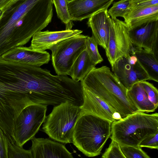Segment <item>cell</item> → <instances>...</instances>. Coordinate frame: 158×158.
<instances>
[{"instance_id":"6","label":"cell","mask_w":158,"mask_h":158,"mask_svg":"<svg viewBox=\"0 0 158 158\" xmlns=\"http://www.w3.org/2000/svg\"><path fill=\"white\" fill-rule=\"evenodd\" d=\"M82 114L80 106L66 102L54 106L46 117L42 129L53 140L62 143L72 142L76 124Z\"/></svg>"},{"instance_id":"10","label":"cell","mask_w":158,"mask_h":158,"mask_svg":"<svg viewBox=\"0 0 158 158\" xmlns=\"http://www.w3.org/2000/svg\"><path fill=\"white\" fill-rule=\"evenodd\" d=\"M128 33L135 48L143 49L158 56V20L129 30Z\"/></svg>"},{"instance_id":"28","label":"cell","mask_w":158,"mask_h":158,"mask_svg":"<svg viewBox=\"0 0 158 158\" xmlns=\"http://www.w3.org/2000/svg\"><path fill=\"white\" fill-rule=\"evenodd\" d=\"M150 101L157 108L158 106V90L154 85L146 81L140 82Z\"/></svg>"},{"instance_id":"20","label":"cell","mask_w":158,"mask_h":158,"mask_svg":"<svg viewBox=\"0 0 158 158\" xmlns=\"http://www.w3.org/2000/svg\"><path fill=\"white\" fill-rule=\"evenodd\" d=\"M148 74L149 80L158 82V56L143 49L135 48L134 54Z\"/></svg>"},{"instance_id":"17","label":"cell","mask_w":158,"mask_h":158,"mask_svg":"<svg viewBox=\"0 0 158 158\" xmlns=\"http://www.w3.org/2000/svg\"><path fill=\"white\" fill-rule=\"evenodd\" d=\"M110 17L108 10H103L95 13L89 18L87 23L91 28L92 36L98 45L106 50L109 38V19Z\"/></svg>"},{"instance_id":"4","label":"cell","mask_w":158,"mask_h":158,"mask_svg":"<svg viewBox=\"0 0 158 158\" xmlns=\"http://www.w3.org/2000/svg\"><path fill=\"white\" fill-rule=\"evenodd\" d=\"M111 123L92 114H83L76 124L72 143L87 156L99 155L110 137Z\"/></svg>"},{"instance_id":"2","label":"cell","mask_w":158,"mask_h":158,"mask_svg":"<svg viewBox=\"0 0 158 158\" xmlns=\"http://www.w3.org/2000/svg\"><path fill=\"white\" fill-rule=\"evenodd\" d=\"M34 66L0 56V128L12 143L18 117L25 108L35 105L31 88Z\"/></svg>"},{"instance_id":"26","label":"cell","mask_w":158,"mask_h":158,"mask_svg":"<svg viewBox=\"0 0 158 158\" xmlns=\"http://www.w3.org/2000/svg\"><path fill=\"white\" fill-rule=\"evenodd\" d=\"M119 145L126 158H151L139 146Z\"/></svg>"},{"instance_id":"13","label":"cell","mask_w":158,"mask_h":158,"mask_svg":"<svg viewBox=\"0 0 158 158\" xmlns=\"http://www.w3.org/2000/svg\"><path fill=\"white\" fill-rule=\"evenodd\" d=\"M1 56L7 61L38 67L48 63L50 59L49 53L45 51H37L24 46L12 48Z\"/></svg>"},{"instance_id":"35","label":"cell","mask_w":158,"mask_h":158,"mask_svg":"<svg viewBox=\"0 0 158 158\" xmlns=\"http://www.w3.org/2000/svg\"><path fill=\"white\" fill-rule=\"evenodd\" d=\"M8 3V0H0V9L6 6Z\"/></svg>"},{"instance_id":"30","label":"cell","mask_w":158,"mask_h":158,"mask_svg":"<svg viewBox=\"0 0 158 158\" xmlns=\"http://www.w3.org/2000/svg\"><path fill=\"white\" fill-rule=\"evenodd\" d=\"M158 133L146 137L140 143L141 148L145 147L152 149H158Z\"/></svg>"},{"instance_id":"5","label":"cell","mask_w":158,"mask_h":158,"mask_svg":"<svg viewBox=\"0 0 158 158\" xmlns=\"http://www.w3.org/2000/svg\"><path fill=\"white\" fill-rule=\"evenodd\" d=\"M158 133V114L137 112L111 123L110 138L119 145L138 146L144 138Z\"/></svg>"},{"instance_id":"33","label":"cell","mask_w":158,"mask_h":158,"mask_svg":"<svg viewBox=\"0 0 158 158\" xmlns=\"http://www.w3.org/2000/svg\"><path fill=\"white\" fill-rule=\"evenodd\" d=\"M12 4L7 5L4 7L0 9V21L1 20L5 12L8 8Z\"/></svg>"},{"instance_id":"21","label":"cell","mask_w":158,"mask_h":158,"mask_svg":"<svg viewBox=\"0 0 158 158\" xmlns=\"http://www.w3.org/2000/svg\"><path fill=\"white\" fill-rule=\"evenodd\" d=\"M96 65L91 60L85 49L74 62L69 75L74 81H81Z\"/></svg>"},{"instance_id":"18","label":"cell","mask_w":158,"mask_h":158,"mask_svg":"<svg viewBox=\"0 0 158 158\" xmlns=\"http://www.w3.org/2000/svg\"><path fill=\"white\" fill-rule=\"evenodd\" d=\"M128 30L158 20V5L130 11L123 17Z\"/></svg>"},{"instance_id":"24","label":"cell","mask_w":158,"mask_h":158,"mask_svg":"<svg viewBox=\"0 0 158 158\" xmlns=\"http://www.w3.org/2000/svg\"><path fill=\"white\" fill-rule=\"evenodd\" d=\"M98 45L97 42L92 35L87 36L85 40L86 50L91 60L96 65L103 61L98 51Z\"/></svg>"},{"instance_id":"12","label":"cell","mask_w":158,"mask_h":158,"mask_svg":"<svg viewBox=\"0 0 158 158\" xmlns=\"http://www.w3.org/2000/svg\"><path fill=\"white\" fill-rule=\"evenodd\" d=\"M114 0H67L68 11L71 20L81 21L98 12L105 10Z\"/></svg>"},{"instance_id":"16","label":"cell","mask_w":158,"mask_h":158,"mask_svg":"<svg viewBox=\"0 0 158 158\" xmlns=\"http://www.w3.org/2000/svg\"><path fill=\"white\" fill-rule=\"evenodd\" d=\"M83 102L80 107L84 114H92L107 120L114 122L113 118L116 112L101 98L83 87Z\"/></svg>"},{"instance_id":"31","label":"cell","mask_w":158,"mask_h":158,"mask_svg":"<svg viewBox=\"0 0 158 158\" xmlns=\"http://www.w3.org/2000/svg\"><path fill=\"white\" fill-rule=\"evenodd\" d=\"M9 140L0 128V158H8V150Z\"/></svg>"},{"instance_id":"3","label":"cell","mask_w":158,"mask_h":158,"mask_svg":"<svg viewBox=\"0 0 158 158\" xmlns=\"http://www.w3.org/2000/svg\"><path fill=\"white\" fill-rule=\"evenodd\" d=\"M81 82L119 113L122 118L139 112L129 98L127 90L107 66L94 67Z\"/></svg>"},{"instance_id":"9","label":"cell","mask_w":158,"mask_h":158,"mask_svg":"<svg viewBox=\"0 0 158 158\" xmlns=\"http://www.w3.org/2000/svg\"><path fill=\"white\" fill-rule=\"evenodd\" d=\"M109 38L106 55L111 66L119 58L134 54V47L124 22L117 18L109 19Z\"/></svg>"},{"instance_id":"1","label":"cell","mask_w":158,"mask_h":158,"mask_svg":"<svg viewBox=\"0 0 158 158\" xmlns=\"http://www.w3.org/2000/svg\"><path fill=\"white\" fill-rule=\"evenodd\" d=\"M52 0H17L0 21V56L14 48L23 46L37 32L51 22Z\"/></svg>"},{"instance_id":"32","label":"cell","mask_w":158,"mask_h":158,"mask_svg":"<svg viewBox=\"0 0 158 158\" xmlns=\"http://www.w3.org/2000/svg\"><path fill=\"white\" fill-rule=\"evenodd\" d=\"M127 59L128 62L131 64H135L138 61L136 57L134 55H131Z\"/></svg>"},{"instance_id":"8","label":"cell","mask_w":158,"mask_h":158,"mask_svg":"<svg viewBox=\"0 0 158 158\" xmlns=\"http://www.w3.org/2000/svg\"><path fill=\"white\" fill-rule=\"evenodd\" d=\"M47 109L45 106L33 105L23 110L14 126L15 144L23 147L26 142L35 137L45 121Z\"/></svg>"},{"instance_id":"23","label":"cell","mask_w":158,"mask_h":158,"mask_svg":"<svg viewBox=\"0 0 158 158\" xmlns=\"http://www.w3.org/2000/svg\"><path fill=\"white\" fill-rule=\"evenodd\" d=\"M130 10V0H122L114 2L108 10V13L111 18L118 17L123 18Z\"/></svg>"},{"instance_id":"25","label":"cell","mask_w":158,"mask_h":158,"mask_svg":"<svg viewBox=\"0 0 158 158\" xmlns=\"http://www.w3.org/2000/svg\"><path fill=\"white\" fill-rule=\"evenodd\" d=\"M8 151V158H33L30 149H25L10 142Z\"/></svg>"},{"instance_id":"19","label":"cell","mask_w":158,"mask_h":158,"mask_svg":"<svg viewBox=\"0 0 158 158\" xmlns=\"http://www.w3.org/2000/svg\"><path fill=\"white\" fill-rule=\"evenodd\" d=\"M127 96L139 112H151L157 108L149 100L140 82L134 84L127 90Z\"/></svg>"},{"instance_id":"29","label":"cell","mask_w":158,"mask_h":158,"mask_svg":"<svg viewBox=\"0 0 158 158\" xmlns=\"http://www.w3.org/2000/svg\"><path fill=\"white\" fill-rule=\"evenodd\" d=\"M130 10L158 5V0H130Z\"/></svg>"},{"instance_id":"15","label":"cell","mask_w":158,"mask_h":158,"mask_svg":"<svg viewBox=\"0 0 158 158\" xmlns=\"http://www.w3.org/2000/svg\"><path fill=\"white\" fill-rule=\"evenodd\" d=\"M82 31L77 29L59 31H39L32 36L30 49L37 51H45L65 39L81 34Z\"/></svg>"},{"instance_id":"11","label":"cell","mask_w":158,"mask_h":158,"mask_svg":"<svg viewBox=\"0 0 158 158\" xmlns=\"http://www.w3.org/2000/svg\"><path fill=\"white\" fill-rule=\"evenodd\" d=\"M111 68L112 72L127 90L136 83L149 80L138 61L135 64H131L127 58L122 57L117 60Z\"/></svg>"},{"instance_id":"22","label":"cell","mask_w":158,"mask_h":158,"mask_svg":"<svg viewBox=\"0 0 158 158\" xmlns=\"http://www.w3.org/2000/svg\"><path fill=\"white\" fill-rule=\"evenodd\" d=\"M57 16L65 25V30H71L73 24L68 10L67 0H53Z\"/></svg>"},{"instance_id":"34","label":"cell","mask_w":158,"mask_h":158,"mask_svg":"<svg viewBox=\"0 0 158 158\" xmlns=\"http://www.w3.org/2000/svg\"><path fill=\"white\" fill-rule=\"evenodd\" d=\"M113 118L115 121H118L122 119L120 114L117 112H115L114 113Z\"/></svg>"},{"instance_id":"7","label":"cell","mask_w":158,"mask_h":158,"mask_svg":"<svg viewBox=\"0 0 158 158\" xmlns=\"http://www.w3.org/2000/svg\"><path fill=\"white\" fill-rule=\"evenodd\" d=\"M88 36L81 34L65 39L52 46V62L58 75H69L74 62L86 49L85 40Z\"/></svg>"},{"instance_id":"27","label":"cell","mask_w":158,"mask_h":158,"mask_svg":"<svg viewBox=\"0 0 158 158\" xmlns=\"http://www.w3.org/2000/svg\"><path fill=\"white\" fill-rule=\"evenodd\" d=\"M111 140L101 158H126L121 151L119 145L115 141Z\"/></svg>"},{"instance_id":"14","label":"cell","mask_w":158,"mask_h":158,"mask_svg":"<svg viewBox=\"0 0 158 158\" xmlns=\"http://www.w3.org/2000/svg\"><path fill=\"white\" fill-rule=\"evenodd\" d=\"M31 140L33 158H74L62 143L44 138L35 137Z\"/></svg>"}]
</instances>
